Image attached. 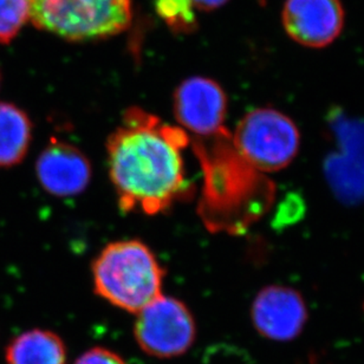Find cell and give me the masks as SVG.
Returning <instances> with one entry per match:
<instances>
[{
	"label": "cell",
	"mask_w": 364,
	"mask_h": 364,
	"mask_svg": "<svg viewBox=\"0 0 364 364\" xmlns=\"http://www.w3.org/2000/svg\"><path fill=\"white\" fill-rule=\"evenodd\" d=\"M188 134L130 107L107 141L109 176L123 212L156 215L191 196L183 151Z\"/></svg>",
	"instance_id": "cell-1"
},
{
	"label": "cell",
	"mask_w": 364,
	"mask_h": 364,
	"mask_svg": "<svg viewBox=\"0 0 364 364\" xmlns=\"http://www.w3.org/2000/svg\"><path fill=\"white\" fill-rule=\"evenodd\" d=\"M95 294L123 311L135 314L162 294L165 270L144 242H110L91 267Z\"/></svg>",
	"instance_id": "cell-2"
},
{
	"label": "cell",
	"mask_w": 364,
	"mask_h": 364,
	"mask_svg": "<svg viewBox=\"0 0 364 364\" xmlns=\"http://www.w3.org/2000/svg\"><path fill=\"white\" fill-rule=\"evenodd\" d=\"M36 28L81 42L124 31L132 21L130 0H28Z\"/></svg>",
	"instance_id": "cell-3"
},
{
	"label": "cell",
	"mask_w": 364,
	"mask_h": 364,
	"mask_svg": "<svg viewBox=\"0 0 364 364\" xmlns=\"http://www.w3.org/2000/svg\"><path fill=\"white\" fill-rule=\"evenodd\" d=\"M233 144L247 164L262 172H278L290 165L301 147L296 123L279 110L257 108L235 129Z\"/></svg>",
	"instance_id": "cell-4"
},
{
	"label": "cell",
	"mask_w": 364,
	"mask_h": 364,
	"mask_svg": "<svg viewBox=\"0 0 364 364\" xmlns=\"http://www.w3.org/2000/svg\"><path fill=\"white\" fill-rule=\"evenodd\" d=\"M134 338L151 358L171 360L187 354L198 336L196 321L188 306L162 294L137 312Z\"/></svg>",
	"instance_id": "cell-5"
},
{
	"label": "cell",
	"mask_w": 364,
	"mask_h": 364,
	"mask_svg": "<svg viewBox=\"0 0 364 364\" xmlns=\"http://www.w3.org/2000/svg\"><path fill=\"white\" fill-rule=\"evenodd\" d=\"M250 318L259 336L276 343H290L304 333L309 310L299 291L287 285H269L258 291Z\"/></svg>",
	"instance_id": "cell-6"
},
{
	"label": "cell",
	"mask_w": 364,
	"mask_h": 364,
	"mask_svg": "<svg viewBox=\"0 0 364 364\" xmlns=\"http://www.w3.org/2000/svg\"><path fill=\"white\" fill-rule=\"evenodd\" d=\"M173 112L181 129L196 139L218 136L224 130L228 96L217 82L191 77L174 91Z\"/></svg>",
	"instance_id": "cell-7"
},
{
	"label": "cell",
	"mask_w": 364,
	"mask_h": 364,
	"mask_svg": "<svg viewBox=\"0 0 364 364\" xmlns=\"http://www.w3.org/2000/svg\"><path fill=\"white\" fill-rule=\"evenodd\" d=\"M282 23L292 41L312 49L330 46L344 26L341 0H285Z\"/></svg>",
	"instance_id": "cell-8"
},
{
	"label": "cell",
	"mask_w": 364,
	"mask_h": 364,
	"mask_svg": "<svg viewBox=\"0 0 364 364\" xmlns=\"http://www.w3.org/2000/svg\"><path fill=\"white\" fill-rule=\"evenodd\" d=\"M36 174L46 192L67 198L85 192L92 171L90 161L80 148L53 137L37 159Z\"/></svg>",
	"instance_id": "cell-9"
},
{
	"label": "cell",
	"mask_w": 364,
	"mask_h": 364,
	"mask_svg": "<svg viewBox=\"0 0 364 364\" xmlns=\"http://www.w3.org/2000/svg\"><path fill=\"white\" fill-rule=\"evenodd\" d=\"M5 358L6 364H67V346L51 330L32 329L9 344Z\"/></svg>",
	"instance_id": "cell-10"
},
{
	"label": "cell",
	"mask_w": 364,
	"mask_h": 364,
	"mask_svg": "<svg viewBox=\"0 0 364 364\" xmlns=\"http://www.w3.org/2000/svg\"><path fill=\"white\" fill-rule=\"evenodd\" d=\"M32 139V123L17 105L0 102V168L21 164L28 154Z\"/></svg>",
	"instance_id": "cell-11"
},
{
	"label": "cell",
	"mask_w": 364,
	"mask_h": 364,
	"mask_svg": "<svg viewBox=\"0 0 364 364\" xmlns=\"http://www.w3.org/2000/svg\"><path fill=\"white\" fill-rule=\"evenodd\" d=\"M28 21V0H0V44L12 42Z\"/></svg>",
	"instance_id": "cell-12"
},
{
	"label": "cell",
	"mask_w": 364,
	"mask_h": 364,
	"mask_svg": "<svg viewBox=\"0 0 364 364\" xmlns=\"http://www.w3.org/2000/svg\"><path fill=\"white\" fill-rule=\"evenodd\" d=\"M155 7L173 31L189 32L196 28V14L191 0H155Z\"/></svg>",
	"instance_id": "cell-13"
},
{
	"label": "cell",
	"mask_w": 364,
	"mask_h": 364,
	"mask_svg": "<svg viewBox=\"0 0 364 364\" xmlns=\"http://www.w3.org/2000/svg\"><path fill=\"white\" fill-rule=\"evenodd\" d=\"M74 364H128V362L112 349L95 347L85 351Z\"/></svg>",
	"instance_id": "cell-14"
},
{
	"label": "cell",
	"mask_w": 364,
	"mask_h": 364,
	"mask_svg": "<svg viewBox=\"0 0 364 364\" xmlns=\"http://www.w3.org/2000/svg\"><path fill=\"white\" fill-rule=\"evenodd\" d=\"M194 9H201V10L210 11L223 6L228 0H191Z\"/></svg>",
	"instance_id": "cell-15"
},
{
	"label": "cell",
	"mask_w": 364,
	"mask_h": 364,
	"mask_svg": "<svg viewBox=\"0 0 364 364\" xmlns=\"http://www.w3.org/2000/svg\"><path fill=\"white\" fill-rule=\"evenodd\" d=\"M0 83H1V74H0Z\"/></svg>",
	"instance_id": "cell-16"
}]
</instances>
